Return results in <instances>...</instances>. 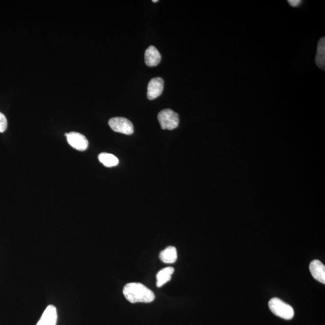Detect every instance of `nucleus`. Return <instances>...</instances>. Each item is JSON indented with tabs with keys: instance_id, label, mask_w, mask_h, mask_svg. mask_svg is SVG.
Returning <instances> with one entry per match:
<instances>
[{
	"instance_id": "obj_1",
	"label": "nucleus",
	"mask_w": 325,
	"mask_h": 325,
	"mask_svg": "<svg viewBox=\"0 0 325 325\" xmlns=\"http://www.w3.org/2000/svg\"><path fill=\"white\" fill-rule=\"evenodd\" d=\"M126 298L132 304L150 303L155 299V295L148 288L141 283H131L126 284L123 289Z\"/></svg>"
},
{
	"instance_id": "obj_2",
	"label": "nucleus",
	"mask_w": 325,
	"mask_h": 325,
	"mask_svg": "<svg viewBox=\"0 0 325 325\" xmlns=\"http://www.w3.org/2000/svg\"><path fill=\"white\" fill-rule=\"evenodd\" d=\"M268 307L272 312L278 317L286 320H290L294 316V310L290 305L285 303L279 298L274 297L270 300Z\"/></svg>"
},
{
	"instance_id": "obj_3",
	"label": "nucleus",
	"mask_w": 325,
	"mask_h": 325,
	"mask_svg": "<svg viewBox=\"0 0 325 325\" xmlns=\"http://www.w3.org/2000/svg\"><path fill=\"white\" fill-rule=\"evenodd\" d=\"M157 118L163 130H174L178 127L180 121L178 114L170 109L161 111Z\"/></svg>"
},
{
	"instance_id": "obj_4",
	"label": "nucleus",
	"mask_w": 325,
	"mask_h": 325,
	"mask_svg": "<svg viewBox=\"0 0 325 325\" xmlns=\"http://www.w3.org/2000/svg\"><path fill=\"white\" fill-rule=\"evenodd\" d=\"M109 125L115 132L126 135H131L134 132L132 122L128 119L122 117L113 118L109 121Z\"/></svg>"
},
{
	"instance_id": "obj_5",
	"label": "nucleus",
	"mask_w": 325,
	"mask_h": 325,
	"mask_svg": "<svg viewBox=\"0 0 325 325\" xmlns=\"http://www.w3.org/2000/svg\"><path fill=\"white\" fill-rule=\"evenodd\" d=\"M65 136L67 138L68 144L75 150L84 151L88 148L89 142L84 135L77 132H71L66 133Z\"/></svg>"
},
{
	"instance_id": "obj_6",
	"label": "nucleus",
	"mask_w": 325,
	"mask_h": 325,
	"mask_svg": "<svg viewBox=\"0 0 325 325\" xmlns=\"http://www.w3.org/2000/svg\"><path fill=\"white\" fill-rule=\"evenodd\" d=\"M164 88V79L160 77L151 79L148 85L147 97L150 100L157 98L161 94Z\"/></svg>"
},
{
	"instance_id": "obj_7",
	"label": "nucleus",
	"mask_w": 325,
	"mask_h": 325,
	"mask_svg": "<svg viewBox=\"0 0 325 325\" xmlns=\"http://www.w3.org/2000/svg\"><path fill=\"white\" fill-rule=\"evenodd\" d=\"M58 320V312L56 307L50 305L46 308L41 319L36 325H56Z\"/></svg>"
},
{
	"instance_id": "obj_8",
	"label": "nucleus",
	"mask_w": 325,
	"mask_h": 325,
	"mask_svg": "<svg viewBox=\"0 0 325 325\" xmlns=\"http://www.w3.org/2000/svg\"><path fill=\"white\" fill-rule=\"evenodd\" d=\"M161 56L158 49L154 46H150L147 49L145 53V62L146 65L150 67L156 66L161 61Z\"/></svg>"
},
{
	"instance_id": "obj_9",
	"label": "nucleus",
	"mask_w": 325,
	"mask_h": 325,
	"mask_svg": "<svg viewBox=\"0 0 325 325\" xmlns=\"http://www.w3.org/2000/svg\"><path fill=\"white\" fill-rule=\"evenodd\" d=\"M310 270L315 280L321 283H325V266L320 261L314 260L311 261Z\"/></svg>"
},
{
	"instance_id": "obj_10",
	"label": "nucleus",
	"mask_w": 325,
	"mask_h": 325,
	"mask_svg": "<svg viewBox=\"0 0 325 325\" xmlns=\"http://www.w3.org/2000/svg\"><path fill=\"white\" fill-rule=\"evenodd\" d=\"M316 65L321 70L325 69V38H320L317 44V55L316 56Z\"/></svg>"
},
{
	"instance_id": "obj_11",
	"label": "nucleus",
	"mask_w": 325,
	"mask_h": 325,
	"mask_svg": "<svg viewBox=\"0 0 325 325\" xmlns=\"http://www.w3.org/2000/svg\"><path fill=\"white\" fill-rule=\"evenodd\" d=\"M159 257L165 263H174L177 260V249L174 247H169L161 252Z\"/></svg>"
},
{
	"instance_id": "obj_12",
	"label": "nucleus",
	"mask_w": 325,
	"mask_h": 325,
	"mask_svg": "<svg viewBox=\"0 0 325 325\" xmlns=\"http://www.w3.org/2000/svg\"><path fill=\"white\" fill-rule=\"evenodd\" d=\"M174 272V268L172 267H166L159 271L157 275V287H161L170 281Z\"/></svg>"
},
{
	"instance_id": "obj_13",
	"label": "nucleus",
	"mask_w": 325,
	"mask_h": 325,
	"mask_svg": "<svg viewBox=\"0 0 325 325\" xmlns=\"http://www.w3.org/2000/svg\"><path fill=\"white\" fill-rule=\"evenodd\" d=\"M98 159L101 164L106 167L111 168L116 167L119 164L118 158L114 155L102 152L98 155Z\"/></svg>"
},
{
	"instance_id": "obj_14",
	"label": "nucleus",
	"mask_w": 325,
	"mask_h": 325,
	"mask_svg": "<svg viewBox=\"0 0 325 325\" xmlns=\"http://www.w3.org/2000/svg\"><path fill=\"white\" fill-rule=\"evenodd\" d=\"M8 127V121L4 114L0 112V132H5Z\"/></svg>"
},
{
	"instance_id": "obj_15",
	"label": "nucleus",
	"mask_w": 325,
	"mask_h": 325,
	"mask_svg": "<svg viewBox=\"0 0 325 325\" xmlns=\"http://www.w3.org/2000/svg\"><path fill=\"white\" fill-rule=\"evenodd\" d=\"M288 2V4L293 7V8H296V7L299 6L302 3L301 0H289Z\"/></svg>"
},
{
	"instance_id": "obj_16",
	"label": "nucleus",
	"mask_w": 325,
	"mask_h": 325,
	"mask_svg": "<svg viewBox=\"0 0 325 325\" xmlns=\"http://www.w3.org/2000/svg\"><path fill=\"white\" fill-rule=\"evenodd\" d=\"M152 2L157 3V2H158V0H155V1H154H154H152Z\"/></svg>"
}]
</instances>
